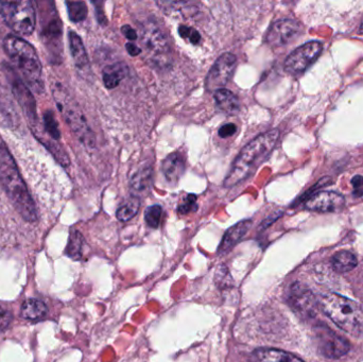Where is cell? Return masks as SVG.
I'll list each match as a JSON object with an SVG mask.
<instances>
[{
    "label": "cell",
    "mask_w": 363,
    "mask_h": 362,
    "mask_svg": "<svg viewBox=\"0 0 363 362\" xmlns=\"http://www.w3.org/2000/svg\"><path fill=\"white\" fill-rule=\"evenodd\" d=\"M332 265L339 273L351 271L357 266V259L349 251H341L333 256Z\"/></svg>",
    "instance_id": "25"
},
{
    "label": "cell",
    "mask_w": 363,
    "mask_h": 362,
    "mask_svg": "<svg viewBox=\"0 0 363 362\" xmlns=\"http://www.w3.org/2000/svg\"><path fill=\"white\" fill-rule=\"evenodd\" d=\"M322 48L323 46L319 42H309L298 47L286 59L284 65L286 72L294 76L302 74L315 63V60L321 55Z\"/></svg>",
    "instance_id": "10"
},
{
    "label": "cell",
    "mask_w": 363,
    "mask_h": 362,
    "mask_svg": "<svg viewBox=\"0 0 363 362\" xmlns=\"http://www.w3.org/2000/svg\"><path fill=\"white\" fill-rule=\"evenodd\" d=\"M44 131L51 140H55V142L60 140L61 132H60L59 123L51 111H47L44 114Z\"/></svg>",
    "instance_id": "29"
},
{
    "label": "cell",
    "mask_w": 363,
    "mask_h": 362,
    "mask_svg": "<svg viewBox=\"0 0 363 362\" xmlns=\"http://www.w3.org/2000/svg\"><path fill=\"white\" fill-rule=\"evenodd\" d=\"M185 166L186 161L183 153H172L164 159L163 164H162V172L168 183L176 185L185 171Z\"/></svg>",
    "instance_id": "17"
},
{
    "label": "cell",
    "mask_w": 363,
    "mask_h": 362,
    "mask_svg": "<svg viewBox=\"0 0 363 362\" xmlns=\"http://www.w3.org/2000/svg\"><path fill=\"white\" fill-rule=\"evenodd\" d=\"M0 11L2 18L12 31L19 35H31L36 23V12L33 2L29 0L1 1Z\"/></svg>",
    "instance_id": "6"
},
{
    "label": "cell",
    "mask_w": 363,
    "mask_h": 362,
    "mask_svg": "<svg viewBox=\"0 0 363 362\" xmlns=\"http://www.w3.org/2000/svg\"><path fill=\"white\" fill-rule=\"evenodd\" d=\"M121 32H123V35H125L130 42H133V40H138V32H136V30H134L131 26H123V28H121Z\"/></svg>",
    "instance_id": "36"
},
{
    "label": "cell",
    "mask_w": 363,
    "mask_h": 362,
    "mask_svg": "<svg viewBox=\"0 0 363 362\" xmlns=\"http://www.w3.org/2000/svg\"><path fill=\"white\" fill-rule=\"evenodd\" d=\"M213 99H215L217 108L225 114H236L239 111L240 103H239L238 98L228 89H220L213 91Z\"/></svg>",
    "instance_id": "22"
},
{
    "label": "cell",
    "mask_w": 363,
    "mask_h": 362,
    "mask_svg": "<svg viewBox=\"0 0 363 362\" xmlns=\"http://www.w3.org/2000/svg\"><path fill=\"white\" fill-rule=\"evenodd\" d=\"M179 34L181 38H185V40H189L192 45L200 44L201 35L194 28L188 27V26L181 25L179 27Z\"/></svg>",
    "instance_id": "31"
},
{
    "label": "cell",
    "mask_w": 363,
    "mask_h": 362,
    "mask_svg": "<svg viewBox=\"0 0 363 362\" xmlns=\"http://www.w3.org/2000/svg\"><path fill=\"white\" fill-rule=\"evenodd\" d=\"M18 123V115L15 110L12 99L0 83V125L9 129H14Z\"/></svg>",
    "instance_id": "19"
},
{
    "label": "cell",
    "mask_w": 363,
    "mask_h": 362,
    "mask_svg": "<svg viewBox=\"0 0 363 362\" xmlns=\"http://www.w3.org/2000/svg\"><path fill=\"white\" fill-rule=\"evenodd\" d=\"M301 32L300 23L294 19H279L267 32L266 42L273 47L285 46L296 40Z\"/></svg>",
    "instance_id": "13"
},
{
    "label": "cell",
    "mask_w": 363,
    "mask_h": 362,
    "mask_svg": "<svg viewBox=\"0 0 363 362\" xmlns=\"http://www.w3.org/2000/svg\"><path fill=\"white\" fill-rule=\"evenodd\" d=\"M52 93L60 112L77 138L87 148H95V134L91 131L82 110L77 101H74L69 91L61 83H55L52 87Z\"/></svg>",
    "instance_id": "5"
},
{
    "label": "cell",
    "mask_w": 363,
    "mask_h": 362,
    "mask_svg": "<svg viewBox=\"0 0 363 362\" xmlns=\"http://www.w3.org/2000/svg\"><path fill=\"white\" fill-rule=\"evenodd\" d=\"M254 356L257 362H304L296 355L277 349H258Z\"/></svg>",
    "instance_id": "23"
},
{
    "label": "cell",
    "mask_w": 363,
    "mask_h": 362,
    "mask_svg": "<svg viewBox=\"0 0 363 362\" xmlns=\"http://www.w3.org/2000/svg\"><path fill=\"white\" fill-rule=\"evenodd\" d=\"M4 72L9 82H10L13 94H14L19 106L23 110L30 128H31L32 131H36L40 127H38L35 99H34L33 95H32L31 89L23 83V79L15 72L12 66L9 65V64H4Z\"/></svg>",
    "instance_id": "8"
},
{
    "label": "cell",
    "mask_w": 363,
    "mask_h": 362,
    "mask_svg": "<svg viewBox=\"0 0 363 362\" xmlns=\"http://www.w3.org/2000/svg\"><path fill=\"white\" fill-rule=\"evenodd\" d=\"M12 319L10 310L0 306V331L8 329L9 325L12 322Z\"/></svg>",
    "instance_id": "33"
},
{
    "label": "cell",
    "mask_w": 363,
    "mask_h": 362,
    "mask_svg": "<svg viewBox=\"0 0 363 362\" xmlns=\"http://www.w3.org/2000/svg\"><path fill=\"white\" fill-rule=\"evenodd\" d=\"M289 303L292 310L305 319L313 318L317 314V302L311 290L301 284H294L290 290Z\"/></svg>",
    "instance_id": "14"
},
{
    "label": "cell",
    "mask_w": 363,
    "mask_h": 362,
    "mask_svg": "<svg viewBox=\"0 0 363 362\" xmlns=\"http://www.w3.org/2000/svg\"><path fill=\"white\" fill-rule=\"evenodd\" d=\"M236 132V125H234V123H226V125H222V127L220 128L218 134H219L220 137L228 138L234 135Z\"/></svg>",
    "instance_id": "34"
},
{
    "label": "cell",
    "mask_w": 363,
    "mask_h": 362,
    "mask_svg": "<svg viewBox=\"0 0 363 362\" xmlns=\"http://www.w3.org/2000/svg\"><path fill=\"white\" fill-rule=\"evenodd\" d=\"M162 215H163V208L161 205L155 204V205H151L147 208L145 212V220L149 227L157 229L161 223Z\"/></svg>",
    "instance_id": "30"
},
{
    "label": "cell",
    "mask_w": 363,
    "mask_h": 362,
    "mask_svg": "<svg viewBox=\"0 0 363 362\" xmlns=\"http://www.w3.org/2000/svg\"><path fill=\"white\" fill-rule=\"evenodd\" d=\"M152 184V168L145 167L138 170L130 180V189H131L132 196L136 198L145 197L150 193Z\"/></svg>",
    "instance_id": "20"
},
{
    "label": "cell",
    "mask_w": 363,
    "mask_h": 362,
    "mask_svg": "<svg viewBox=\"0 0 363 362\" xmlns=\"http://www.w3.org/2000/svg\"><path fill=\"white\" fill-rule=\"evenodd\" d=\"M83 246H84V239L80 232L72 231L66 247V255L74 261H79L82 259Z\"/></svg>",
    "instance_id": "27"
},
{
    "label": "cell",
    "mask_w": 363,
    "mask_h": 362,
    "mask_svg": "<svg viewBox=\"0 0 363 362\" xmlns=\"http://www.w3.org/2000/svg\"><path fill=\"white\" fill-rule=\"evenodd\" d=\"M345 205V198L335 191H320L308 198L307 210L320 213L338 212Z\"/></svg>",
    "instance_id": "15"
},
{
    "label": "cell",
    "mask_w": 363,
    "mask_h": 362,
    "mask_svg": "<svg viewBox=\"0 0 363 362\" xmlns=\"http://www.w3.org/2000/svg\"><path fill=\"white\" fill-rule=\"evenodd\" d=\"M353 185V193L355 197H362L363 196V176H356L352 180Z\"/></svg>",
    "instance_id": "35"
},
{
    "label": "cell",
    "mask_w": 363,
    "mask_h": 362,
    "mask_svg": "<svg viewBox=\"0 0 363 362\" xmlns=\"http://www.w3.org/2000/svg\"><path fill=\"white\" fill-rule=\"evenodd\" d=\"M315 335L318 350L328 358H341L350 351L349 341L328 327H318Z\"/></svg>",
    "instance_id": "11"
},
{
    "label": "cell",
    "mask_w": 363,
    "mask_h": 362,
    "mask_svg": "<svg viewBox=\"0 0 363 362\" xmlns=\"http://www.w3.org/2000/svg\"><path fill=\"white\" fill-rule=\"evenodd\" d=\"M251 225V220H243L230 227L222 238L221 244L218 248V254H225L230 249L234 248L245 237Z\"/></svg>",
    "instance_id": "18"
},
{
    "label": "cell",
    "mask_w": 363,
    "mask_h": 362,
    "mask_svg": "<svg viewBox=\"0 0 363 362\" xmlns=\"http://www.w3.org/2000/svg\"><path fill=\"white\" fill-rule=\"evenodd\" d=\"M125 48H127L128 53H129L131 57H136V55H138L140 52H142L140 47L136 46L135 44H133V43L131 42L127 43V45H125Z\"/></svg>",
    "instance_id": "37"
},
{
    "label": "cell",
    "mask_w": 363,
    "mask_h": 362,
    "mask_svg": "<svg viewBox=\"0 0 363 362\" xmlns=\"http://www.w3.org/2000/svg\"><path fill=\"white\" fill-rule=\"evenodd\" d=\"M237 66V57L226 52L220 55L206 76V89L211 91L224 89L234 74Z\"/></svg>",
    "instance_id": "12"
},
{
    "label": "cell",
    "mask_w": 363,
    "mask_h": 362,
    "mask_svg": "<svg viewBox=\"0 0 363 362\" xmlns=\"http://www.w3.org/2000/svg\"><path fill=\"white\" fill-rule=\"evenodd\" d=\"M279 137V130H271L266 133L260 134L249 144L245 145L235 159L232 168L224 180V187L232 188L252 176L256 168L272 152Z\"/></svg>",
    "instance_id": "1"
},
{
    "label": "cell",
    "mask_w": 363,
    "mask_h": 362,
    "mask_svg": "<svg viewBox=\"0 0 363 362\" xmlns=\"http://www.w3.org/2000/svg\"><path fill=\"white\" fill-rule=\"evenodd\" d=\"M0 183L15 210L27 222L38 221L35 203L21 178L14 159L4 144H0Z\"/></svg>",
    "instance_id": "2"
},
{
    "label": "cell",
    "mask_w": 363,
    "mask_h": 362,
    "mask_svg": "<svg viewBox=\"0 0 363 362\" xmlns=\"http://www.w3.org/2000/svg\"><path fill=\"white\" fill-rule=\"evenodd\" d=\"M196 195H187L185 197V199L182 201L180 205H179V213L181 215H187L189 213L196 212L198 210V204H196Z\"/></svg>",
    "instance_id": "32"
},
{
    "label": "cell",
    "mask_w": 363,
    "mask_h": 362,
    "mask_svg": "<svg viewBox=\"0 0 363 362\" xmlns=\"http://www.w3.org/2000/svg\"><path fill=\"white\" fill-rule=\"evenodd\" d=\"M359 32H360V33H362V34L363 33V23H362V27H360Z\"/></svg>",
    "instance_id": "38"
},
{
    "label": "cell",
    "mask_w": 363,
    "mask_h": 362,
    "mask_svg": "<svg viewBox=\"0 0 363 362\" xmlns=\"http://www.w3.org/2000/svg\"><path fill=\"white\" fill-rule=\"evenodd\" d=\"M40 6V38L52 57L62 53V23L52 2H38Z\"/></svg>",
    "instance_id": "7"
},
{
    "label": "cell",
    "mask_w": 363,
    "mask_h": 362,
    "mask_svg": "<svg viewBox=\"0 0 363 362\" xmlns=\"http://www.w3.org/2000/svg\"><path fill=\"white\" fill-rule=\"evenodd\" d=\"M140 198L133 197V196H132L125 203L119 206L116 212L117 219H118L119 221H123V222H127V221L131 220L132 218L136 216L138 210H140Z\"/></svg>",
    "instance_id": "26"
},
{
    "label": "cell",
    "mask_w": 363,
    "mask_h": 362,
    "mask_svg": "<svg viewBox=\"0 0 363 362\" xmlns=\"http://www.w3.org/2000/svg\"><path fill=\"white\" fill-rule=\"evenodd\" d=\"M4 48L25 78L29 89L38 94L44 93L42 64L35 49L16 35L6 36L4 40Z\"/></svg>",
    "instance_id": "3"
},
{
    "label": "cell",
    "mask_w": 363,
    "mask_h": 362,
    "mask_svg": "<svg viewBox=\"0 0 363 362\" xmlns=\"http://www.w3.org/2000/svg\"><path fill=\"white\" fill-rule=\"evenodd\" d=\"M129 74V67L123 62L106 66L102 72L104 86L108 89H113L121 84V81Z\"/></svg>",
    "instance_id": "21"
},
{
    "label": "cell",
    "mask_w": 363,
    "mask_h": 362,
    "mask_svg": "<svg viewBox=\"0 0 363 362\" xmlns=\"http://www.w3.org/2000/svg\"><path fill=\"white\" fill-rule=\"evenodd\" d=\"M142 42L145 48L152 55L157 65H166L172 46L165 31L155 21H147L142 29Z\"/></svg>",
    "instance_id": "9"
},
{
    "label": "cell",
    "mask_w": 363,
    "mask_h": 362,
    "mask_svg": "<svg viewBox=\"0 0 363 362\" xmlns=\"http://www.w3.org/2000/svg\"><path fill=\"white\" fill-rule=\"evenodd\" d=\"M319 305L324 314L345 333L354 337L363 333V312L355 302L330 293L322 298Z\"/></svg>",
    "instance_id": "4"
},
{
    "label": "cell",
    "mask_w": 363,
    "mask_h": 362,
    "mask_svg": "<svg viewBox=\"0 0 363 362\" xmlns=\"http://www.w3.org/2000/svg\"><path fill=\"white\" fill-rule=\"evenodd\" d=\"M68 40H69L70 53H72L77 70L83 78H89L91 74V64H89V55H87L86 50H85L82 40L74 31L69 32Z\"/></svg>",
    "instance_id": "16"
},
{
    "label": "cell",
    "mask_w": 363,
    "mask_h": 362,
    "mask_svg": "<svg viewBox=\"0 0 363 362\" xmlns=\"http://www.w3.org/2000/svg\"><path fill=\"white\" fill-rule=\"evenodd\" d=\"M68 15H69L70 21L74 23H80L84 21L87 16V6L83 1H67Z\"/></svg>",
    "instance_id": "28"
},
{
    "label": "cell",
    "mask_w": 363,
    "mask_h": 362,
    "mask_svg": "<svg viewBox=\"0 0 363 362\" xmlns=\"http://www.w3.org/2000/svg\"><path fill=\"white\" fill-rule=\"evenodd\" d=\"M47 312H48L47 306L40 300L28 299L21 306V317L26 320H43L46 317Z\"/></svg>",
    "instance_id": "24"
}]
</instances>
